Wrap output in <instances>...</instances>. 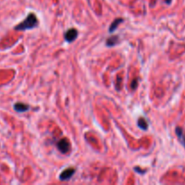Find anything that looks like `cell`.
Instances as JSON below:
<instances>
[{"instance_id":"obj_11","label":"cell","mask_w":185,"mask_h":185,"mask_svg":"<svg viewBox=\"0 0 185 185\" xmlns=\"http://www.w3.org/2000/svg\"><path fill=\"white\" fill-rule=\"evenodd\" d=\"M137 87V79H134L131 82V89L133 90H135Z\"/></svg>"},{"instance_id":"obj_13","label":"cell","mask_w":185,"mask_h":185,"mask_svg":"<svg viewBox=\"0 0 185 185\" xmlns=\"http://www.w3.org/2000/svg\"><path fill=\"white\" fill-rule=\"evenodd\" d=\"M165 2L167 3L168 5H170V4L172 3V0H165Z\"/></svg>"},{"instance_id":"obj_10","label":"cell","mask_w":185,"mask_h":185,"mask_svg":"<svg viewBox=\"0 0 185 185\" xmlns=\"http://www.w3.org/2000/svg\"><path fill=\"white\" fill-rule=\"evenodd\" d=\"M121 82H122L121 77L118 76V78H117V83H116V89H117V90H120L121 89V87H120Z\"/></svg>"},{"instance_id":"obj_2","label":"cell","mask_w":185,"mask_h":185,"mask_svg":"<svg viewBox=\"0 0 185 185\" xmlns=\"http://www.w3.org/2000/svg\"><path fill=\"white\" fill-rule=\"evenodd\" d=\"M57 147L61 153L62 154H67L70 150V144L68 139L62 138L57 143Z\"/></svg>"},{"instance_id":"obj_3","label":"cell","mask_w":185,"mask_h":185,"mask_svg":"<svg viewBox=\"0 0 185 185\" xmlns=\"http://www.w3.org/2000/svg\"><path fill=\"white\" fill-rule=\"evenodd\" d=\"M77 37H78V31L74 28H71L66 32V33L64 35V39L66 40V42L71 43L75 40Z\"/></svg>"},{"instance_id":"obj_6","label":"cell","mask_w":185,"mask_h":185,"mask_svg":"<svg viewBox=\"0 0 185 185\" xmlns=\"http://www.w3.org/2000/svg\"><path fill=\"white\" fill-rule=\"evenodd\" d=\"M175 133H176V135H177V136H178V138H179V140H180V142H181V144L184 146V148H185V134L183 133V130L181 128V127H176V129H175Z\"/></svg>"},{"instance_id":"obj_5","label":"cell","mask_w":185,"mask_h":185,"mask_svg":"<svg viewBox=\"0 0 185 185\" xmlns=\"http://www.w3.org/2000/svg\"><path fill=\"white\" fill-rule=\"evenodd\" d=\"M14 109L16 111V112L23 113V112H25V111H27L29 109V106L26 105V104L21 103V102H18V103H15L14 105Z\"/></svg>"},{"instance_id":"obj_9","label":"cell","mask_w":185,"mask_h":185,"mask_svg":"<svg viewBox=\"0 0 185 185\" xmlns=\"http://www.w3.org/2000/svg\"><path fill=\"white\" fill-rule=\"evenodd\" d=\"M137 126L139 128L143 129V130H147L148 128V123L146 122V120L143 118H140L137 121Z\"/></svg>"},{"instance_id":"obj_12","label":"cell","mask_w":185,"mask_h":185,"mask_svg":"<svg viewBox=\"0 0 185 185\" xmlns=\"http://www.w3.org/2000/svg\"><path fill=\"white\" fill-rule=\"evenodd\" d=\"M135 170H136V172H137V173H141V174L144 173V171H142V170H141L140 168H138V167H136Z\"/></svg>"},{"instance_id":"obj_1","label":"cell","mask_w":185,"mask_h":185,"mask_svg":"<svg viewBox=\"0 0 185 185\" xmlns=\"http://www.w3.org/2000/svg\"><path fill=\"white\" fill-rule=\"evenodd\" d=\"M38 25V20H37V17L34 14H29L25 19L20 23L18 24L15 29L17 30V31H25V30H29V29H33L34 27L37 26Z\"/></svg>"},{"instance_id":"obj_7","label":"cell","mask_w":185,"mask_h":185,"mask_svg":"<svg viewBox=\"0 0 185 185\" xmlns=\"http://www.w3.org/2000/svg\"><path fill=\"white\" fill-rule=\"evenodd\" d=\"M118 40H119L118 36L113 35V36H111V37H109V38L107 39L106 44H107V46H109V47H112V46L116 45V44L118 43Z\"/></svg>"},{"instance_id":"obj_4","label":"cell","mask_w":185,"mask_h":185,"mask_svg":"<svg viewBox=\"0 0 185 185\" xmlns=\"http://www.w3.org/2000/svg\"><path fill=\"white\" fill-rule=\"evenodd\" d=\"M75 173V169L74 168H68L64 170L61 174H60V180L61 181H68L69 179L71 178V176Z\"/></svg>"},{"instance_id":"obj_8","label":"cell","mask_w":185,"mask_h":185,"mask_svg":"<svg viewBox=\"0 0 185 185\" xmlns=\"http://www.w3.org/2000/svg\"><path fill=\"white\" fill-rule=\"evenodd\" d=\"M123 21H124L123 18H117V19H115V20L112 22V24L110 25V27H109V29H108L109 33H113V32L118 28V25L120 23H122Z\"/></svg>"}]
</instances>
